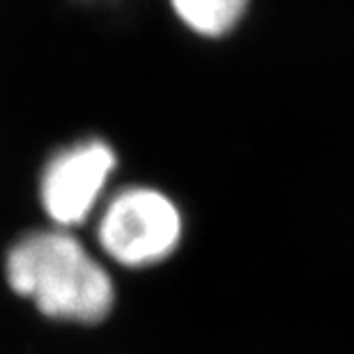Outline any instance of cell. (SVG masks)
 Returning a JSON list of instances; mask_svg holds the SVG:
<instances>
[{
  "instance_id": "1",
  "label": "cell",
  "mask_w": 354,
  "mask_h": 354,
  "mask_svg": "<svg viewBox=\"0 0 354 354\" xmlns=\"http://www.w3.org/2000/svg\"><path fill=\"white\" fill-rule=\"evenodd\" d=\"M7 290L39 317L92 329L118 308L115 269L76 230L41 223L24 230L3 256Z\"/></svg>"
},
{
  "instance_id": "2",
  "label": "cell",
  "mask_w": 354,
  "mask_h": 354,
  "mask_svg": "<svg viewBox=\"0 0 354 354\" xmlns=\"http://www.w3.org/2000/svg\"><path fill=\"white\" fill-rule=\"evenodd\" d=\"M90 228L92 246L115 272H150L182 251L187 214L159 184L129 182L111 191Z\"/></svg>"
},
{
  "instance_id": "4",
  "label": "cell",
  "mask_w": 354,
  "mask_h": 354,
  "mask_svg": "<svg viewBox=\"0 0 354 354\" xmlns=\"http://www.w3.org/2000/svg\"><path fill=\"white\" fill-rule=\"evenodd\" d=\"M175 24L203 41H223L237 35L253 10V0H166Z\"/></svg>"
},
{
  "instance_id": "3",
  "label": "cell",
  "mask_w": 354,
  "mask_h": 354,
  "mask_svg": "<svg viewBox=\"0 0 354 354\" xmlns=\"http://www.w3.org/2000/svg\"><path fill=\"white\" fill-rule=\"evenodd\" d=\"M118 171L115 145L97 133L53 147L35 180V198L44 223L76 232L90 225L118 187Z\"/></svg>"
}]
</instances>
